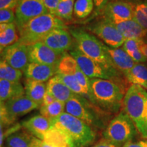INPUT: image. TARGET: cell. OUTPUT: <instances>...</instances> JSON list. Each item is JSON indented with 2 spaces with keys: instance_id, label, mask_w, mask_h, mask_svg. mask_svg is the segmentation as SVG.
Segmentation results:
<instances>
[{
  "instance_id": "cell-30",
  "label": "cell",
  "mask_w": 147,
  "mask_h": 147,
  "mask_svg": "<svg viewBox=\"0 0 147 147\" xmlns=\"http://www.w3.org/2000/svg\"><path fill=\"white\" fill-rule=\"evenodd\" d=\"M94 8L93 0H76L74 7V15L79 19H84L91 15Z\"/></svg>"
},
{
  "instance_id": "cell-38",
  "label": "cell",
  "mask_w": 147,
  "mask_h": 147,
  "mask_svg": "<svg viewBox=\"0 0 147 147\" xmlns=\"http://www.w3.org/2000/svg\"><path fill=\"white\" fill-rule=\"evenodd\" d=\"M19 0H0V9H12L17 6Z\"/></svg>"
},
{
  "instance_id": "cell-42",
  "label": "cell",
  "mask_w": 147,
  "mask_h": 147,
  "mask_svg": "<svg viewBox=\"0 0 147 147\" xmlns=\"http://www.w3.org/2000/svg\"><path fill=\"white\" fill-rule=\"evenodd\" d=\"M55 101H56V100H55L50 93H49L47 91L45 95V97H44L43 103H42V105H49V104H52V103L54 102Z\"/></svg>"
},
{
  "instance_id": "cell-7",
  "label": "cell",
  "mask_w": 147,
  "mask_h": 147,
  "mask_svg": "<svg viewBox=\"0 0 147 147\" xmlns=\"http://www.w3.org/2000/svg\"><path fill=\"white\" fill-rule=\"evenodd\" d=\"M140 135L133 121L123 110L107 125L103 132V138L122 146L125 143L136 139Z\"/></svg>"
},
{
  "instance_id": "cell-16",
  "label": "cell",
  "mask_w": 147,
  "mask_h": 147,
  "mask_svg": "<svg viewBox=\"0 0 147 147\" xmlns=\"http://www.w3.org/2000/svg\"><path fill=\"white\" fill-rule=\"evenodd\" d=\"M57 74V67L35 63H29L25 70L26 78L42 82H48Z\"/></svg>"
},
{
  "instance_id": "cell-10",
  "label": "cell",
  "mask_w": 147,
  "mask_h": 147,
  "mask_svg": "<svg viewBox=\"0 0 147 147\" xmlns=\"http://www.w3.org/2000/svg\"><path fill=\"white\" fill-rule=\"evenodd\" d=\"M15 23L18 32L34 18L49 13L43 0H19L15 8Z\"/></svg>"
},
{
  "instance_id": "cell-46",
  "label": "cell",
  "mask_w": 147,
  "mask_h": 147,
  "mask_svg": "<svg viewBox=\"0 0 147 147\" xmlns=\"http://www.w3.org/2000/svg\"><path fill=\"white\" fill-rule=\"evenodd\" d=\"M3 50V48L1 47V46H0V55H1V53H2Z\"/></svg>"
},
{
  "instance_id": "cell-6",
  "label": "cell",
  "mask_w": 147,
  "mask_h": 147,
  "mask_svg": "<svg viewBox=\"0 0 147 147\" xmlns=\"http://www.w3.org/2000/svg\"><path fill=\"white\" fill-rule=\"evenodd\" d=\"M65 113L84 121L93 129L104 128L102 113H106L87 98L74 94L65 104Z\"/></svg>"
},
{
  "instance_id": "cell-29",
  "label": "cell",
  "mask_w": 147,
  "mask_h": 147,
  "mask_svg": "<svg viewBox=\"0 0 147 147\" xmlns=\"http://www.w3.org/2000/svg\"><path fill=\"white\" fill-rule=\"evenodd\" d=\"M40 114L51 121L65 113V104L59 101H55L49 105H42L40 108Z\"/></svg>"
},
{
  "instance_id": "cell-44",
  "label": "cell",
  "mask_w": 147,
  "mask_h": 147,
  "mask_svg": "<svg viewBox=\"0 0 147 147\" xmlns=\"http://www.w3.org/2000/svg\"><path fill=\"white\" fill-rule=\"evenodd\" d=\"M38 147H53V146H51L50 145L46 144L43 140H40L39 144H38Z\"/></svg>"
},
{
  "instance_id": "cell-25",
  "label": "cell",
  "mask_w": 147,
  "mask_h": 147,
  "mask_svg": "<svg viewBox=\"0 0 147 147\" xmlns=\"http://www.w3.org/2000/svg\"><path fill=\"white\" fill-rule=\"evenodd\" d=\"M42 140L53 147H72L65 134L53 125L46 132Z\"/></svg>"
},
{
  "instance_id": "cell-40",
  "label": "cell",
  "mask_w": 147,
  "mask_h": 147,
  "mask_svg": "<svg viewBox=\"0 0 147 147\" xmlns=\"http://www.w3.org/2000/svg\"><path fill=\"white\" fill-rule=\"evenodd\" d=\"M89 147H122L120 145H118L115 143L108 141L107 140L103 138L100 141H99L98 142H97L96 144L91 146Z\"/></svg>"
},
{
  "instance_id": "cell-26",
  "label": "cell",
  "mask_w": 147,
  "mask_h": 147,
  "mask_svg": "<svg viewBox=\"0 0 147 147\" xmlns=\"http://www.w3.org/2000/svg\"><path fill=\"white\" fill-rule=\"evenodd\" d=\"M15 23L0 24V46L3 49L16 43L19 34Z\"/></svg>"
},
{
  "instance_id": "cell-18",
  "label": "cell",
  "mask_w": 147,
  "mask_h": 147,
  "mask_svg": "<svg viewBox=\"0 0 147 147\" xmlns=\"http://www.w3.org/2000/svg\"><path fill=\"white\" fill-rule=\"evenodd\" d=\"M106 50L116 68L123 75L136 63L122 47L112 49L106 46Z\"/></svg>"
},
{
  "instance_id": "cell-15",
  "label": "cell",
  "mask_w": 147,
  "mask_h": 147,
  "mask_svg": "<svg viewBox=\"0 0 147 147\" xmlns=\"http://www.w3.org/2000/svg\"><path fill=\"white\" fill-rule=\"evenodd\" d=\"M5 104L8 115L14 122L18 117L40 108L39 104L34 102L25 94L8 100L5 102Z\"/></svg>"
},
{
  "instance_id": "cell-23",
  "label": "cell",
  "mask_w": 147,
  "mask_h": 147,
  "mask_svg": "<svg viewBox=\"0 0 147 147\" xmlns=\"http://www.w3.org/2000/svg\"><path fill=\"white\" fill-rule=\"evenodd\" d=\"M25 94V88L20 82L9 81L0 79V101L6 102L13 97Z\"/></svg>"
},
{
  "instance_id": "cell-28",
  "label": "cell",
  "mask_w": 147,
  "mask_h": 147,
  "mask_svg": "<svg viewBox=\"0 0 147 147\" xmlns=\"http://www.w3.org/2000/svg\"><path fill=\"white\" fill-rule=\"evenodd\" d=\"M57 75L60 77L61 80L63 81L66 86L76 95H81L89 100V94L84 90L82 86L79 84L76 80L74 74L69 73H57Z\"/></svg>"
},
{
  "instance_id": "cell-4",
  "label": "cell",
  "mask_w": 147,
  "mask_h": 147,
  "mask_svg": "<svg viewBox=\"0 0 147 147\" xmlns=\"http://www.w3.org/2000/svg\"><path fill=\"white\" fill-rule=\"evenodd\" d=\"M123 111L133 121L141 137L147 139V91L136 84L127 90L123 103Z\"/></svg>"
},
{
  "instance_id": "cell-47",
  "label": "cell",
  "mask_w": 147,
  "mask_h": 147,
  "mask_svg": "<svg viewBox=\"0 0 147 147\" xmlns=\"http://www.w3.org/2000/svg\"><path fill=\"white\" fill-rule=\"evenodd\" d=\"M145 39L147 40V32H146V36H145Z\"/></svg>"
},
{
  "instance_id": "cell-32",
  "label": "cell",
  "mask_w": 147,
  "mask_h": 147,
  "mask_svg": "<svg viewBox=\"0 0 147 147\" xmlns=\"http://www.w3.org/2000/svg\"><path fill=\"white\" fill-rule=\"evenodd\" d=\"M75 0H59L55 16L63 21H71L74 14Z\"/></svg>"
},
{
  "instance_id": "cell-43",
  "label": "cell",
  "mask_w": 147,
  "mask_h": 147,
  "mask_svg": "<svg viewBox=\"0 0 147 147\" xmlns=\"http://www.w3.org/2000/svg\"><path fill=\"white\" fill-rule=\"evenodd\" d=\"M3 127L2 125L0 124V147H3L2 144H3V139H4L5 137V134L4 131H3Z\"/></svg>"
},
{
  "instance_id": "cell-36",
  "label": "cell",
  "mask_w": 147,
  "mask_h": 147,
  "mask_svg": "<svg viewBox=\"0 0 147 147\" xmlns=\"http://www.w3.org/2000/svg\"><path fill=\"white\" fill-rule=\"evenodd\" d=\"M122 147H147V139H134L125 143Z\"/></svg>"
},
{
  "instance_id": "cell-27",
  "label": "cell",
  "mask_w": 147,
  "mask_h": 147,
  "mask_svg": "<svg viewBox=\"0 0 147 147\" xmlns=\"http://www.w3.org/2000/svg\"><path fill=\"white\" fill-rule=\"evenodd\" d=\"M139 39H127L125 40L122 48L126 51L136 63H146L147 59L145 58L139 50Z\"/></svg>"
},
{
  "instance_id": "cell-5",
  "label": "cell",
  "mask_w": 147,
  "mask_h": 147,
  "mask_svg": "<svg viewBox=\"0 0 147 147\" xmlns=\"http://www.w3.org/2000/svg\"><path fill=\"white\" fill-rule=\"evenodd\" d=\"M67 28L63 20L51 13L34 18L18 31V42L30 45L41 42L48 34L57 29Z\"/></svg>"
},
{
  "instance_id": "cell-9",
  "label": "cell",
  "mask_w": 147,
  "mask_h": 147,
  "mask_svg": "<svg viewBox=\"0 0 147 147\" xmlns=\"http://www.w3.org/2000/svg\"><path fill=\"white\" fill-rule=\"evenodd\" d=\"M87 29L112 49L122 47L125 40L115 24L104 17L89 24L87 26Z\"/></svg>"
},
{
  "instance_id": "cell-33",
  "label": "cell",
  "mask_w": 147,
  "mask_h": 147,
  "mask_svg": "<svg viewBox=\"0 0 147 147\" xmlns=\"http://www.w3.org/2000/svg\"><path fill=\"white\" fill-rule=\"evenodd\" d=\"M134 19L147 30V1H140L136 4Z\"/></svg>"
},
{
  "instance_id": "cell-2",
  "label": "cell",
  "mask_w": 147,
  "mask_h": 147,
  "mask_svg": "<svg viewBox=\"0 0 147 147\" xmlns=\"http://www.w3.org/2000/svg\"><path fill=\"white\" fill-rule=\"evenodd\" d=\"M69 31L74 40L75 47L80 52L113 72L120 74V71L117 70L112 61L104 42L82 28L72 27Z\"/></svg>"
},
{
  "instance_id": "cell-21",
  "label": "cell",
  "mask_w": 147,
  "mask_h": 147,
  "mask_svg": "<svg viewBox=\"0 0 147 147\" xmlns=\"http://www.w3.org/2000/svg\"><path fill=\"white\" fill-rule=\"evenodd\" d=\"M114 24L125 40L145 38L146 36L147 30L140 26L134 18Z\"/></svg>"
},
{
  "instance_id": "cell-24",
  "label": "cell",
  "mask_w": 147,
  "mask_h": 147,
  "mask_svg": "<svg viewBox=\"0 0 147 147\" xmlns=\"http://www.w3.org/2000/svg\"><path fill=\"white\" fill-rule=\"evenodd\" d=\"M124 76L131 84L138 85L147 91V64L136 63Z\"/></svg>"
},
{
  "instance_id": "cell-34",
  "label": "cell",
  "mask_w": 147,
  "mask_h": 147,
  "mask_svg": "<svg viewBox=\"0 0 147 147\" xmlns=\"http://www.w3.org/2000/svg\"><path fill=\"white\" fill-rule=\"evenodd\" d=\"M14 123L8 115L5 102L0 101V124L2 125L3 127H8L13 124Z\"/></svg>"
},
{
  "instance_id": "cell-37",
  "label": "cell",
  "mask_w": 147,
  "mask_h": 147,
  "mask_svg": "<svg viewBox=\"0 0 147 147\" xmlns=\"http://www.w3.org/2000/svg\"><path fill=\"white\" fill-rule=\"evenodd\" d=\"M43 1L49 13L55 15L59 0H43Z\"/></svg>"
},
{
  "instance_id": "cell-49",
  "label": "cell",
  "mask_w": 147,
  "mask_h": 147,
  "mask_svg": "<svg viewBox=\"0 0 147 147\" xmlns=\"http://www.w3.org/2000/svg\"><path fill=\"white\" fill-rule=\"evenodd\" d=\"M146 64H147V63H146Z\"/></svg>"
},
{
  "instance_id": "cell-22",
  "label": "cell",
  "mask_w": 147,
  "mask_h": 147,
  "mask_svg": "<svg viewBox=\"0 0 147 147\" xmlns=\"http://www.w3.org/2000/svg\"><path fill=\"white\" fill-rule=\"evenodd\" d=\"M25 95L41 106L47 92V84L32 79L26 78L25 82Z\"/></svg>"
},
{
  "instance_id": "cell-48",
  "label": "cell",
  "mask_w": 147,
  "mask_h": 147,
  "mask_svg": "<svg viewBox=\"0 0 147 147\" xmlns=\"http://www.w3.org/2000/svg\"><path fill=\"white\" fill-rule=\"evenodd\" d=\"M144 1H147V0H144Z\"/></svg>"
},
{
  "instance_id": "cell-35",
  "label": "cell",
  "mask_w": 147,
  "mask_h": 147,
  "mask_svg": "<svg viewBox=\"0 0 147 147\" xmlns=\"http://www.w3.org/2000/svg\"><path fill=\"white\" fill-rule=\"evenodd\" d=\"M15 11L12 9H0V24L14 23Z\"/></svg>"
},
{
  "instance_id": "cell-39",
  "label": "cell",
  "mask_w": 147,
  "mask_h": 147,
  "mask_svg": "<svg viewBox=\"0 0 147 147\" xmlns=\"http://www.w3.org/2000/svg\"><path fill=\"white\" fill-rule=\"evenodd\" d=\"M112 0H93L95 5V14H101L103 9L105 8L108 2H110Z\"/></svg>"
},
{
  "instance_id": "cell-11",
  "label": "cell",
  "mask_w": 147,
  "mask_h": 147,
  "mask_svg": "<svg viewBox=\"0 0 147 147\" xmlns=\"http://www.w3.org/2000/svg\"><path fill=\"white\" fill-rule=\"evenodd\" d=\"M0 57L11 67L23 72L29 63L28 45L18 41L4 48Z\"/></svg>"
},
{
  "instance_id": "cell-3",
  "label": "cell",
  "mask_w": 147,
  "mask_h": 147,
  "mask_svg": "<svg viewBox=\"0 0 147 147\" xmlns=\"http://www.w3.org/2000/svg\"><path fill=\"white\" fill-rule=\"evenodd\" d=\"M51 123L65 134L72 147H89L97 139L94 129L69 114L62 113Z\"/></svg>"
},
{
  "instance_id": "cell-13",
  "label": "cell",
  "mask_w": 147,
  "mask_h": 147,
  "mask_svg": "<svg viewBox=\"0 0 147 147\" xmlns=\"http://www.w3.org/2000/svg\"><path fill=\"white\" fill-rule=\"evenodd\" d=\"M41 42L59 55H63L67 51H71L75 45L74 40L67 28L55 29Z\"/></svg>"
},
{
  "instance_id": "cell-41",
  "label": "cell",
  "mask_w": 147,
  "mask_h": 147,
  "mask_svg": "<svg viewBox=\"0 0 147 147\" xmlns=\"http://www.w3.org/2000/svg\"><path fill=\"white\" fill-rule=\"evenodd\" d=\"M139 50L143 56L147 59V40L145 38L139 39Z\"/></svg>"
},
{
  "instance_id": "cell-1",
  "label": "cell",
  "mask_w": 147,
  "mask_h": 147,
  "mask_svg": "<svg viewBox=\"0 0 147 147\" xmlns=\"http://www.w3.org/2000/svg\"><path fill=\"white\" fill-rule=\"evenodd\" d=\"M126 91L121 81L91 78L89 100L104 113H117L123 107Z\"/></svg>"
},
{
  "instance_id": "cell-19",
  "label": "cell",
  "mask_w": 147,
  "mask_h": 147,
  "mask_svg": "<svg viewBox=\"0 0 147 147\" xmlns=\"http://www.w3.org/2000/svg\"><path fill=\"white\" fill-rule=\"evenodd\" d=\"M40 139L26 130H16L5 139V147H38Z\"/></svg>"
},
{
  "instance_id": "cell-45",
  "label": "cell",
  "mask_w": 147,
  "mask_h": 147,
  "mask_svg": "<svg viewBox=\"0 0 147 147\" xmlns=\"http://www.w3.org/2000/svg\"><path fill=\"white\" fill-rule=\"evenodd\" d=\"M123 1H129V2H131V3H135V4H136V3L140 2V1H141V0H123Z\"/></svg>"
},
{
  "instance_id": "cell-31",
  "label": "cell",
  "mask_w": 147,
  "mask_h": 147,
  "mask_svg": "<svg viewBox=\"0 0 147 147\" xmlns=\"http://www.w3.org/2000/svg\"><path fill=\"white\" fill-rule=\"evenodd\" d=\"M23 73L22 71L13 68L0 59V79L19 82L23 77Z\"/></svg>"
},
{
  "instance_id": "cell-14",
  "label": "cell",
  "mask_w": 147,
  "mask_h": 147,
  "mask_svg": "<svg viewBox=\"0 0 147 147\" xmlns=\"http://www.w3.org/2000/svg\"><path fill=\"white\" fill-rule=\"evenodd\" d=\"M29 63L57 67L63 55H59L41 42L28 45Z\"/></svg>"
},
{
  "instance_id": "cell-12",
  "label": "cell",
  "mask_w": 147,
  "mask_h": 147,
  "mask_svg": "<svg viewBox=\"0 0 147 147\" xmlns=\"http://www.w3.org/2000/svg\"><path fill=\"white\" fill-rule=\"evenodd\" d=\"M136 4L123 0H112L103 9L102 17L113 23L128 21L134 18Z\"/></svg>"
},
{
  "instance_id": "cell-17",
  "label": "cell",
  "mask_w": 147,
  "mask_h": 147,
  "mask_svg": "<svg viewBox=\"0 0 147 147\" xmlns=\"http://www.w3.org/2000/svg\"><path fill=\"white\" fill-rule=\"evenodd\" d=\"M21 125L29 134L42 140L46 132L52 126V123L49 119L42 115H39L23 121Z\"/></svg>"
},
{
  "instance_id": "cell-20",
  "label": "cell",
  "mask_w": 147,
  "mask_h": 147,
  "mask_svg": "<svg viewBox=\"0 0 147 147\" xmlns=\"http://www.w3.org/2000/svg\"><path fill=\"white\" fill-rule=\"evenodd\" d=\"M47 91L56 100L65 104L75 93L61 80L57 74L51 78L47 84Z\"/></svg>"
},
{
  "instance_id": "cell-8",
  "label": "cell",
  "mask_w": 147,
  "mask_h": 147,
  "mask_svg": "<svg viewBox=\"0 0 147 147\" xmlns=\"http://www.w3.org/2000/svg\"><path fill=\"white\" fill-rule=\"evenodd\" d=\"M69 54L76 60L82 72L90 79L102 78L121 81L120 74L113 72L102 64L88 57L80 52L75 45L74 47L69 51Z\"/></svg>"
}]
</instances>
